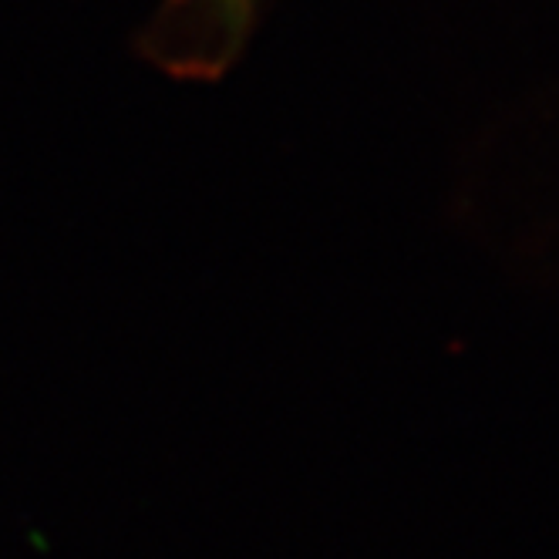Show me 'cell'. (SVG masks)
Wrapping results in <instances>:
<instances>
[{"instance_id": "cell-1", "label": "cell", "mask_w": 559, "mask_h": 559, "mask_svg": "<svg viewBox=\"0 0 559 559\" xmlns=\"http://www.w3.org/2000/svg\"><path fill=\"white\" fill-rule=\"evenodd\" d=\"M257 4L260 0H192L195 27L206 37L195 55V74H213L233 61L236 48L253 27Z\"/></svg>"}]
</instances>
